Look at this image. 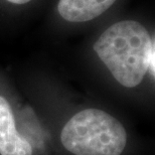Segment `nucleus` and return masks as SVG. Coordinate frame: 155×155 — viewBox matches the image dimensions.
I'll use <instances>...</instances> for the list:
<instances>
[{"instance_id":"obj_1","label":"nucleus","mask_w":155,"mask_h":155,"mask_svg":"<svg viewBox=\"0 0 155 155\" xmlns=\"http://www.w3.org/2000/svg\"><path fill=\"white\" fill-rule=\"evenodd\" d=\"M154 43L141 23L123 20L108 27L95 42L94 49L117 82L134 88L147 73Z\"/></svg>"},{"instance_id":"obj_2","label":"nucleus","mask_w":155,"mask_h":155,"mask_svg":"<svg viewBox=\"0 0 155 155\" xmlns=\"http://www.w3.org/2000/svg\"><path fill=\"white\" fill-rule=\"evenodd\" d=\"M61 141L75 155H120L126 147L127 133L116 118L91 108L71 118L61 130Z\"/></svg>"},{"instance_id":"obj_3","label":"nucleus","mask_w":155,"mask_h":155,"mask_svg":"<svg viewBox=\"0 0 155 155\" xmlns=\"http://www.w3.org/2000/svg\"><path fill=\"white\" fill-rule=\"evenodd\" d=\"M0 154L32 155L29 142L17 132L12 109L2 96H0Z\"/></svg>"},{"instance_id":"obj_4","label":"nucleus","mask_w":155,"mask_h":155,"mask_svg":"<svg viewBox=\"0 0 155 155\" xmlns=\"http://www.w3.org/2000/svg\"><path fill=\"white\" fill-rule=\"evenodd\" d=\"M116 0H60L58 13L70 22H87L100 16Z\"/></svg>"},{"instance_id":"obj_5","label":"nucleus","mask_w":155,"mask_h":155,"mask_svg":"<svg viewBox=\"0 0 155 155\" xmlns=\"http://www.w3.org/2000/svg\"><path fill=\"white\" fill-rule=\"evenodd\" d=\"M7 1L11 2V3H14V4L20 5V4H25V3L29 2L30 0H7Z\"/></svg>"}]
</instances>
